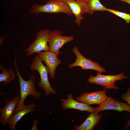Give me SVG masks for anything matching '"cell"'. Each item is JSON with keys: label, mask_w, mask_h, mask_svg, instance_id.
I'll return each mask as SVG.
<instances>
[{"label": "cell", "mask_w": 130, "mask_h": 130, "mask_svg": "<svg viewBox=\"0 0 130 130\" xmlns=\"http://www.w3.org/2000/svg\"><path fill=\"white\" fill-rule=\"evenodd\" d=\"M14 63L20 83V95L19 104L14 110V114L23 109L26 106H27L25 105L24 102L25 99L28 96L31 95L34 98L39 99L41 95L39 92L36 90L34 75H32L28 80H25L20 74L18 69L15 57L14 59Z\"/></svg>", "instance_id": "cell-1"}, {"label": "cell", "mask_w": 130, "mask_h": 130, "mask_svg": "<svg viewBox=\"0 0 130 130\" xmlns=\"http://www.w3.org/2000/svg\"><path fill=\"white\" fill-rule=\"evenodd\" d=\"M30 13L37 15L41 13H64L69 16L73 14L68 5L61 0H49L43 5H32L29 10Z\"/></svg>", "instance_id": "cell-2"}, {"label": "cell", "mask_w": 130, "mask_h": 130, "mask_svg": "<svg viewBox=\"0 0 130 130\" xmlns=\"http://www.w3.org/2000/svg\"><path fill=\"white\" fill-rule=\"evenodd\" d=\"M30 68L39 73L40 80L38 86L45 91L46 95L47 96L50 93L56 94L55 90L52 87L49 82L48 75L49 73L48 69L43 63L38 55L34 58Z\"/></svg>", "instance_id": "cell-3"}, {"label": "cell", "mask_w": 130, "mask_h": 130, "mask_svg": "<svg viewBox=\"0 0 130 130\" xmlns=\"http://www.w3.org/2000/svg\"><path fill=\"white\" fill-rule=\"evenodd\" d=\"M125 72H123L116 75H105L98 72L96 76L91 75L87 80V81L90 83L95 84L97 85L103 86L104 89L117 90L118 88L115 84L117 81H121L130 78L124 74Z\"/></svg>", "instance_id": "cell-4"}, {"label": "cell", "mask_w": 130, "mask_h": 130, "mask_svg": "<svg viewBox=\"0 0 130 130\" xmlns=\"http://www.w3.org/2000/svg\"><path fill=\"white\" fill-rule=\"evenodd\" d=\"M50 30L46 29L42 30L35 34V39L29 47L26 50V55L29 56L41 51H49L48 44Z\"/></svg>", "instance_id": "cell-5"}, {"label": "cell", "mask_w": 130, "mask_h": 130, "mask_svg": "<svg viewBox=\"0 0 130 130\" xmlns=\"http://www.w3.org/2000/svg\"><path fill=\"white\" fill-rule=\"evenodd\" d=\"M72 51L76 55V59L74 62L69 65V68L79 66L83 70H93L101 73L106 72L104 69L101 67L98 63L84 57L79 52L76 46L74 47Z\"/></svg>", "instance_id": "cell-6"}, {"label": "cell", "mask_w": 130, "mask_h": 130, "mask_svg": "<svg viewBox=\"0 0 130 130\" xmlns=\"http://www.w3.org/2000/svg\"><path fill=\"white\" fill-rule=\"evenodd\" d=\"M62 32L60 31L54 30L50 32L48 42L49 51L56 53H60V48L66 43L71 41L74 38L72 36L62 35Z\"/></svg>", "instance_id": "cell-7"}, {"label": "cell", "mask_w": 130, "mask_h": 130, "mask_svg": "<svg viewBox=\"0 0 130 130\" xmlns=\"http://www.w3.org/2000/svg\"><path fill=\"white\" fill-rule=\"evenodd\" d=\"M127 103H124L117 100L110 96L108 97L106 100L94 108L93 112L98 114L100 112L105 110H115L119 112L127 111L130 113V105Z\"/></svg>", "instance_id": "cell-8"}, {"label": "cell", "mask_w": 130, "mask_h": 130, "mask_svg": "<svg viewBox=\"0 0 130 130\" xmlns=\"http://www.w3.org/2000/svg\"><path fill=\"white\" fill-rule=\"evenodd\" d=\"M69 6L75 17L74 23L79 26L81 24V21L84 19L83 14L90 13L87 3L76 0H61Z\"/></svg>", "instance_id": "cell-9"}, {"label": "cell", "mask_w": 130, "mask_h": 130, "mask_svg": "<svg viewBox=\"0 0 130 130\" xmlns=\"http://www.w3.org/2000/svg\"><path fill=\"white\" fill-rule=\"evenodd\" d=\"M106 90L84 93L76 98V100L89 105L97 104L100 105L104 102L108 96L106 94Z\"/></svg>", "instance_id": "cell-10"}, {"label": "cell", "mask_w": 130, "mask_h": 130, "mask_svg": "<svg viewBox=\"0 0 130 130\" xmlns=\"http://www.w3.org/2000/svg\"><path fill=\"white\" fill-rule=\"evenodd\" d=\"M38 53L39 56L41 60L42 61H44L46 64L51 78L54 79L56 68L61 63L60 60L57 57V55L49 51H41Z\"/></svg>", "instance_id": "cell-11"}, {"label": "cell", "mask_w": 130, "mask_h": 130, "mask_svg": "<svg viewBox=\"0 0 130 130\" xmlns=\"http://www.w3.org/2000/svg\"><path fill=\"white\" fill-rule=\"evenodd\" d=\"M20 96L16 97L11 100H8L5 106L0 109V120L3 126H5L14 114V110L17 106Z\"/></svg>", "instance_id": "cell-12"}, {"label": "cell", "mask_w": 130, "mask_h": 130, "mask_svg": "<svg viewBox=\"0 0 130 130\" xmlns=\"http://www.w3.org/2000/svg\"><path fill=\"white\" fill-rule=\"evenodd\" d=\"M67 97V99H62L61 100L63 108L75 109L81 111H88L91 113L94 112V108L86 104L74 100L72 94H68Z\"/></svg>", "instance_id": "cell-13"}, {"label": "cell", "mask_w": 130, "mask_h": 130, "mask_svg": "<svg viewBox=\"0 0 130 130\" xmlns=\"http://www.w3.org/2000/svg\"><path fill=\"white\" fill-rule=\"evenodd\" d=\"M101 116L94 112L92 113L87 117L81 125L75 126L77 130H92L99 122Z\"/></svg>", "instance_id": "cell-14"}, {"label": "cell", "mask_w": 130, "mask_h": 130, "mask_svg": "<svg viewBox=\"0 0 130 130\" xmlns=\"http://www.w3.org/2000/svg\"><path fill=\"white\" fill-rule=\"evenodd\" d=\"M36 105L31 104L27 105L23 109L18 111L13 114L12 117L8 121L7 124L9 125L10 129L13 130H16L15 125L25 115L33 112L34 108Z\"/></svg>", "instance_id": "cell-15"}, {"label": "cell", "mask_w": 130, "mask_h": 130, "mask_svg": "<svg viewBox=\"0 0 130 130\" xmlns=\"http://www.w3.org/2000/svg\"><path fill=\"white\" fill-rule=\"evenodd\" d=\"M0 68L2 70V72L0 74V82H4L3 85L7 84L15 79V77L13 70L10 69L8 70L2 67L1 65Z\"/></svg>", "instance_id": "cell-16"}, {"label": "cell", "mask_w": 130, "mask_h": 130, "mask_svg": "<svg viewBox=\"0 0 130 130\" xmlns=\"http://www.w3.org/2000/svg\"><path fill=\"white\" fill-rule=\"evenodd\" d=\"M87 5L90 14H91L96 11H107V9L101 3L99 0H88Z\"/></svg>", "instance_id": "cell-17"}, {"label": "cell", "mask_w": 130, "mask_h": 130, "mask_svg": "<svg viewBox=\"0 0 130 130\" xmlns=\"http://www.w3.org/2000/svg\"><path fill=\"white\" fill-rule=\"evenodd\" d=\"M107 11L121 18L124 20L127 23H130V14L108 8Z\"/></svg>", "instance_id": "cell-18"}, {"label": "cell", "mask_w": 130, "mask_h": 130, "mask_svg": "<svg viewBox=\"0 0 130 130\" xmlns=\"http://www.w3.org/2000/svg\"><path fill=\"white\" fill-rule=\"evenodd\" d=\"M121 98L123 101L127 102L130 105V88L127 89L126 93L122 95Z\"/></svg>", "instance_id": "cell-19"}, {"label": "cell", "mask_w": 130, "mask_h": 130, "mask_svg": "<svg viewBox=\"0 0 130 130\" xmlns=\"http://www.w3.org/2000/svg\"><path fill=\"white\" fill-rule=\"evenodd\" d=\"M130 126V118L128 120L127 124L124 128V130H125Z\"/></svg>", "instance_id": "cell-20"}, {"label": "cell", "mask_w": 130, "mask_h": 130, "mask_svg": "<svg viewBox=\"0 0 130 130\" xmlns=\"http://www.w3.org/2000/svg\"><path fill=\"white\" fill-rule=\"evenodd\" d=\"M121 1L126 3H127L130 5V0H117Z\"/></svg>", "instance_id": "cell-21"}, {"label": "cell", "mask_w": 130, "mask_h": 130, "mask_svg": "<svg viewBox=\"0 0 130 130\" xmlns=\"http://www.w3.org/2000/svg\"><path fill=\"white\" fill-rule=\"evenodd\" d=\"M77 0L78 1H81V2H85V0Z\"/></svg>", "instance_id": "cell-22"}, {"label": "cell", "mask_w": 130, "mask_h": 130, "mask_svg": "<svg viewBox=\"0 0 130 130\" xmlns=\"http://www.w3.org/2000/svg\"><path fill=\"white\" fill-rule=\"evenodd\" d=\"M88 0H85V2L87 3Z\"/></svg>", "instance_id": "cell-23"}]
</instances>
